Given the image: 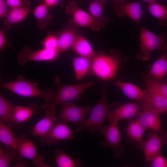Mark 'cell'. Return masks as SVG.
Listing matches in <instances>:
<instances>
[{
    "mask_svg": "<svg viewBox=\"0 0 167 167\" xmlns=\"http://www.w3.org/2000/svg\"><path fill=\"white\" fill-rule=\"evenodd\" d=\"M16 149L24 158L33 159L36 155V149L34 144L30 139L25 138L24 135L18 137Z\"/></svg>",
    "mask_w": 167,
    "mask_h": 167,
    "instance_id": "obj_25",
    "label": "cell"
},
{
    "mask_svg": "<svg viewBox=\"0 0 167 167\" xmlns=\"http://www.w3.org/2000/svg\"><path fill=\"white\" fill-rule=\"evenodd\" d=\"M55 161L59 167H75L81 165L79 159L73 160L62 150L56 149L54 151Z\"/></svg>",
    "mask_w": 167,
    "mask_h": 167,
    "instance_id": "obj_33",
    "label": "cell"
},
{
    "mask_svg": "<svg viewBox=\"0 0 167 167\" xmlns=\"http://www.w3.org/2000/svg\"></svg>",
    "mask_w": 167,
    "mask_h": 167,
    "instance_id": "obj_48",
    "label": "cell"
},
{
    "mask_svg": "<svg viewBox=\"0 0 167 167\" xmlns=\"http://www.w3.org/2000/svg\"><path fill=\"white\" fill-rule=\"evenodd\" d=\"M53 80L57 86L54 96L50 101L41 105V109H46L50 107H55L59 104L79 101L83 91L94 84L93 82L92 81L74 85L63 84L57 75H54Z\"/></svg>",
    "mask_w": 167,
    "mask_h": 167,
    "instance_id": "obj_2",
    "label": "cell"
},
{
    "mask_svg": "<svg viewBox=\"0 0 167 167\" xmlns=\"http://www.w3.org/2000/svg\"><path fill=\"white\" fill-rule=\"evenodd\" d=\"M142 105L137 102L126 103L109 111L106 118L109 123L118 122L119 120L123 119L130 120L138 113Z\"/></svg>",
    "mask_w": 167,
    "mask_h": 167,
    "instance_id": "obj_13",
    "label": "cell"
},
{
    "mask_svg": "<svg viewBox=\"0 0 167 167\" xmlns=\"http://www.w3.org/2000/svg\"><path fill=\"white\" fill-rule=\"evenodd\" d=\"M151 162V167H167V161L160 154L155 156Z\"/></svg>",
    "mask_w": 167,
    "mask_h": 167,
    "instance_id": "obj_35",
    "label": "cell"
},
{
    "mask_svg": "<svg viewBox=\"0 0 167 167\" xmlns=\"http://www.w3.org/2000/svg\"><path fill=\"white\" fill-rule=\"evenodd\" d=\"M61 105V111L57 116L59 120L75 124L78 126L84 122L86 115L90 113L92 110L87 106H77L71 102L64 103Z\"/></svg>",
    "mask_w": 167,
    "mask_h": 167,
    "instance_id": "obj_7",
    "label": "cell"
},
{
    "mask_svg": "<svg viewBox=\"0 0 167 167\" xmlns=\"http://www.w3.org/2000/svg\"><path fill=\"white\" fill-rule=\"evenodd\" d=\"M16 105L8 101L0 94V121L11 124Z\"/></svg>",
    "mask_w": 167,
    "mask_h": 167,
    "instance_id": "obj_31",
    "label": "cell"
},
{
    "mask_svg": "<svg viewBox=\"0 0 167 167\" xmlns=\"http://www.w3.org/2000/svg\"><path fill=\"white\" fill-rule=\"evenodd\" d=\"M64 0H44V3L49 8L56 6H62L64 4Z\"/></svg>",
    "mask_w": 167,
    "mask_h": 167,
    "instance_id": "obj_39",
    "label": "cell"
},
{
    "mask_svg": "<svg viewBox=\"0 0 167 167\" xmlns=\"http://www.w3.org/2000/svg\"><path fill=\"white\" fill-rule=\"evenodd\" d=\"M116 2L122 3L124 2V0H113Z\"/></svg>",
    "mask_w": 167,
    "mask_h": 167,
    "instance_id": "obj_42",
    "label": "cell"
},
{
    "mask_svg": "<svg viewBox=\"0 0 167 167\" xmlns=\"http://www.w3.org/2000/svg\"><path fill=\"white\" fill-rule=\"evenodd\" d=\"M139 26L140 32V50L137 58L142 60H148L154 50H162L167 46L164 42L165 34L161 33L157 36L141 24Z\"/></svg>",
    "mask_w": 167,
    "mask_h": 167,
    "instance_id": "obj_5",
    "label": "cell"
},
{
    "mask_svg": "<svg viewBox=\"0 0 167 167\" xmlns=\"http://www.w3.org/2000/svg\"><path fill=\"white\" fill-rule=\"evenodd\" d=\"M23 158L16 149L0 143V167H8L13 161H19Z\"/></svg>",
    "mask_w": 167,
    "mask_h": 167,
    "instance_id": "obj_23",
    "label": "cell"
},
{
    "mask_svg": "<svg viewBox=\"0 0 167 167\" xmlns=\"http://www.w3.org/2000/svg\"><path fill=\"white\" fill-rule=\"evenodd\" d=\"M107 0L91 2L89 4V14L93 19L101 27L104 28L108 21V18L103 15L102 12Z\"/></svg>",
    "mask_w": 167,
    "mask_h": 167,
    "instance_id": "obj_24",
    "label": "cell"
},
{
    "mask_svg": "<svg viewBox=\"0 0 167 167\" xmlns=\"http://www.w3.org/2000/svg\"><path fill=\"white\" fill-rule=\"evenodd\" d=\"M162 135H163L166 138H167V132L163 131Z\"/></svg>",
    "mask_w": 167,
    "mask_h": 167,
    "instance_id": "obj_44",
    "label": "cell"
},
{
    "mask_svg": "<svg viewBox=\"0 0 167 167\" xmlns=\"http://www.w3.org/2000/svg\"><path fill=\"white\" fill-rule=\"evenodd\" d=\"M6 4L10 8L30 6L31 0H6Z\"/></svg>",
    "mask_w": 167,
    "mask_h": 167,
    "instance_id": "obj_36",
    "label": "cell"
},
{
    "mask_svg": "<svg viewBox=\"0 0 167 167\" xmlns=\"http://www.w3.org/2000/svg\"><path fill=\"white\" fill-rule=\"evenodd\" d=\"M58 42L57 35L49 33L42 41L41 45L43 48L49 50H58Z\"/></svg>",
    "mask_w": 167,
    "mask_h": 167,
    "instance_id": "obj_34",
    "label": "cell"
},
{
    "mask_svg": "<svg viewBox=\"0 0 167 167\" xmlns=\"http://www.w3.org/2000/svg\"><path fill=\"white\" fill-rule=\"evenodd\" d=\"M142 111L137 119L146 130L150 129L162 134L159 113L147 109L142 108Z\"/></svg>",
    "mask_w": 167,
    "mask_h": 167,
    "instance_id": "obj_16",
    "label": "cell"
},
{
    "mask_svg": "<svg viewBox=\"0 0 167 167\" xmlns=\"http://www.w3.org/2000/svg\"><path fill=\"white\" fill-rule=\"evenodd\" d=\"M40 105L33 103L27 106H16L13 114L11 125L19 126L28 120L34 114L39 111Z\"/></svg>",
    "mask_w": 167,
    "mask_h": 167,
    "instance_id": "obj_19",
    "label": "cell"
},
{
    "mask_svg": "<svg viewBox=\"0 0 167 167\" xmlns=\"http://www.w3.org/2000/svg\"><path fill=\"white\" fill-rule=\"evenodd\" d=\"M31 11L30 6L10 8L6 15L2 19L4 26L6 29H10L12 25L24 19Z\"/></svg>",
    "mask_w": 167,
    "mask_h": 167,
    "instance_id": "obj_18",
    "label": "cell"
},
{
    "mask_svg": "<svg viewBox=\"0 0 167 167\" xmlns=\"http://www.w3.org/2000/svg\"><path fill=\"white\" fill-rule=\"evenodd\" d=\"M46 109L43 118L30 130L31 135L39 136L41 140L59 120L55 116V107H50Z\"/></svg>",
    "mask_w": 167,
    "mask_h": 167,
    "instance_id": "obj_12",
    "label": "cell"
},
{
    "mask_svg": "<svg viewBox=\"0 0 167 167\" xmlns=\"http://www.w3.org/2000/svg\"><path fill=\"white\" fill-rule=\"evenodd\" d=\"M12 126L10 124L0 121V141L5 145L16 149L18 139L12 132Z\"/></svg>",
    "mask_w": 167,
    "mask_h": 167,
    "instance_id": "obj_28",
    "label": "cell"
},
{
    "mask_svg": "<svg viewBox=\"0 0 167 167\" xmlns=\"http://www.w3.org/2000/svg\"></svg>",
    "mask_w": 167,
    "mask_h": 167,
    "instance_id": "obj_47",
    "label": "cell"
},
{
    "mask_svg": "<svg viewBox=\"0 0 167 167\" xmlns=\"http://www.w3.org/2000/svg\"><path fill=\"white\" fill-rule=\"evenodd\" d=\"M118 122L109 123L107 126H103L100 132L105 138L99 144L102 148L109 147L113 151L116 156H120L122 148L120 145L121 135L118 126Z\"/></svg>",
    "mask_w": 167,
    "mask_h": 167,
    "instance_id": "obj_9",
    "label": "cell"
},
{
    "mask_svg": "<svg viewBox=\"0 0 167 167\" xmlns=\"http://www.w3.org/2000/svg\"><path fill=\"white\" fill-rule=\"evenodd\" d=\"M6 0H0V18L2 19L6 15L9 9Z\"/></svg>",
    "mask_w": 167,
    "mask_h": 167,
    "instance_id": "obj_40",
    "label": "cell"
},
{
    "mask_svg": "<svg viewBox=\"0 0 167 167\" xmlns=\"http://www.w3.org/2000/svg\"><path fill=\"white\" fill-rule=\"evenodd\" d=\"M43 156L41 155H36L35 158L33 159L32 165L36 167H50L44 163L42 162Z\"/></svg>",
    "mask_w": 167,
    "mask_h": 167,
    "instance_id": "obj_38",
    "label": "cell"
},
{
    "mask_svg": "<svg viewBox=\"0 0 167 167\" xmlns=\"http://www.w3.org/2000/svg\"><path fill=\"white\" fill-rule=\"evenodd\" d=\"M14 167H26V166L25 163L23 161H19L16 165H15Z\"/></svg>",
    "mask_w": 167,
    "mask_h": 167,
    "instance_id": "obj_41",
    "label": "cell"
},
{
    "mask_svg": "<svg viewBox=\"0 0 167 167\" xmlns=\"http://www.w3.org/2000/svg\"><path fill=\"white\" fill-rule=\"evenodd\" d=\"M0 85L19 96L41 97L48 102L52 100L54 94L53 88H50L46 90H42L37 87L36 84L24 79L21 75L15 81L5 82Z\"/></svg>",
    "mask_w": 167,
    "mask_h": 167,
    "instance_id": "obj_4",
    "label": "cell"
},
{
    "mask_svg": "<svg viewBox=\"0 0 167 167\" xmlns=\"http://www.w3.org/2000/svg\"><path fill=\"white\" fill-rule=\"evenodd\" d=\"M122 62L121 52L113 50L109 54H100L92 58L89 73L103 80L113 79Z\"/></svg>",
    "mask_w": 167,
    "mask_h": 167,
    "instance_id": "obj_1",
    "label": "cell"
},
{
    "mask_svg": "<svg viewBox=\"0 0 167 167\" xmlns=\"http://www.w3.org/2000/svg\"><path fill=\"white\" fill-rule=\"evenodd\" d=\"M146 90V93L141 102L142 107L159 113L167 112V97L154 91Z\"/></svg>",
    "mask_w": 167,
    "mask_h": 167,
    "instance_id": "obj_15",
    "label": "cell"
},
{
    "mask_svg": "<svg viewBox=\"0 0 167 167\" xmlns=\"http://www.w3.org/2000/svg\"><path fill=\"white\" fill-rule=\"evenodd\" d=\"M143 82L146 89L156 92L167 97V84L164 82L155 79L149 74L144 76Z\"/></svg>",
    "mask_w": 167,
    "mask_h": 167,
    "instance_id": "obj_32",
    "label": "cell"
},
{
    "mask_svg": "<svg viewBox=\"0 0 167 167\" xmlns=\"http://www.w3.org/2000/svg\"><path fill=\"white\" fill-rule=\"evenodd\" d=\"M44 0H39V3H42L44 2Z\"/></svg>",
    "mask_w": 167,
    "mask_h": 167,
    "instance_id": "obj_45",
    "label": "cell"
},
{
    "mask_svg": "<svg viewBox=\"0 0 167 167\" xmlns=\"http://www.w3.org/2000/svg\"><path fill=\"white\" fill-rule=\"evenodd\" d=\"M66 123L62 121L55 124L41 140L43 145L56 144L64 140L73 139L74 135Z\"/></svg>",
    "mask_w": 167,
    "mask_h": 167,
    "instance_id": "obj_10",
    "label": "cell"
},
{
    "mask_svg": "<svg viewBox=\"0 0 167 167\" xmlns=\"http://www.w3.org/2000/svg\"><path fill=\"white\" fill-rule=\"evenodd\" d=\"M49 8L43 2L39 3L32 11L37 21V27L39 29L46 28L52 19V16L49 11Z\"/></svg>",
    "mask_w": 167,
    "mask_h": 167,
    "instance_id": "obj_22",
    "label": "cell"
},
{
    "mask_svg": "<svg viewBox=\"0 0 167 167\" xmlns=\"http://www.w3.org/2000/svg\"><path fill=\"white\" fill-rule=\"evenodd\" d=\"M143 1L148 2V3L152 2L155 0H142Z\"/></svg>",
    "mask_w": 167,
    "mask_h": 167,
    "instance_id": "obj_43",
    "label": "cell"
},
{
    "mask_svg": "<svg viewBox=\"0 0 167 167\" xmlns=\"http://www.w3.org/2000/svg\"><path fill=\"white\" fill-rule=\"evenodd\" d=\"M60 53L57 50L48 49L44 48L34 50L31 47L26 46L16 55L19 64L24 66L30 61H52L55 60Z\"/></svg>",
    "mask_w": 167,
    "mask_h": 167,
    "instance_id": "obj_6",
    "label": "cell"
},
{
    "mask_svg": "<svg viewBox=\"0 0 167 167\" xmlns=\"http://www.w3.org/2000/svg\"><path fill=\"white\" fill-rule=\"evenodd\" d=\"M71 48L79 56L92 58L95 55L90 43L80 34L77 37Z\"/></svg>",
    "mask_w": 167,
    "mask_h": 167,
    "instance_id": "obj_26",
    "label": "cell"
},
{
    "mask_svg": "<svg viewBox=\"0 0 167 167\" xmlns=\"http://www.w3.org/2000/svg\"><path fill=\"white\" fill-rule=\"evenodd\" d=\"M66 15H70L73 24L76 26L88 27L94 31L100 30L101 26L92 18L90 14L79 8L76 1L69 2L65 10Z\"/></svg>",
    "mask_w": 167,
    "mask_h": 167,
    "instance_id": "obj_8",
    "label": "cell"
},
{
    "mask_svg": "<svg viewBox=\"0 0 167 167\" xmlns=\"http://www.w3.org/2000/svg\"><path fill=\"white\" fill-rule=\"evenodd\" d=\"M165 83H166V84H167V77L166 78L165 80H164V81Z\"/></svg>",
    "mask_w": 167,
    "mask_h": 167,
    "instance_id": "obj_46",
    "label": "cell"
},
{
    "mask_svg": "<svg viewBox=\"0 0 167 167\" xmlns=\"http://www.w3.org/2000/svg\"><path fill=\"white\" fill-rule=\"evenodd\" d=\"M9 44L6 36V33L5 30L2 29L0 30V50L2 51Z\"/></svg>",
    "mask_w": 167,
    "mask_h": 167,
    "instance_id": "obj_37",
    "label": "cell"
},
{
    "mask_svg": "<svg viewBox=\"0 0 167 167\" xmlns=\"http://www.w3.org/2000/svg\"><path fill=\"white\" fill-rule=\"evenodd\" d=\"M126 129V133L128 137L135 143L140 144L143 141V137L146 129L143 127L137 120L131 119Z\"/></svg>",
    "mask_w": 167,
    "mask_h": 167,
    "instance_id": "obj_29",
    "label": "cell"
},
{
    "mask_svg": "<svg viewBox=\"0 0 167 167\" xmlns=\"http://www.w3.org/2000/svg\"><path fill=\"white\" fill-rule=\"evenodd\" d=\"M106 91V87L103 86L100 101L92 109L88 118L75 129V132L80 133L86 130L91 135L95 132H100L109 110L114 106V104H109L107 102Z\"/></svg>",
    "mask_w": 167,
    "mask_h": 167,
    "instance_id": "obj_3",
    "label": "cell"
},
{
    "mask_svg": "<svg viewBox=\"0 0 167 167\" xmlns=\"http://www.w3.org/2000/svg\"><path fill=\"white\" fill-rule=\"evenodd\" d=\"M147 10L158 20L160 25H167V7L155 0L148 3Z\"/></svg>",
    "mask_w": 167,
    "mask_h": 167,
    "instance_id": "obj_30",
    "label": "cell"
},
{
    "mask_svg": "<svg viewBox=\"0 0 167 167\" xmlns=\"http://www.w3.org/2000/svg\"><path fill=\"white\" fill-rule=\"evenodd\" d=\"M92 58L79 56L72 58L75 77L78 80H82L89 71Z\"/></svg>",
    "mask_w": 167,
    "mask_h": 167,
    "instance_id": "obj_27",
    "label": "cell"
},
{
    "mask_svg": "<svg viewBox=\"0 0 167 167\" xmlns=\"http://www.w3.org/2000/svg\"><path fill=\"white\" fill-rule=\"evenodd\" d=\"M162 54L152 65L149 75L161 80L167 73V46L161 50Z\"/></svg>",
    "mask_w": 167,
    "mask_h": 167,
    "instance_id": "obj_21",
    "label": "cell"
},
{
    "mask_svg": "<svg viewBox=\"0 0 167 167\" xmlns=\"http://www.w3.org/2000/svg\"><path fill=\"white\" fill-rule=\"evenodd\" d=\"M76 26L71 19H69L57 35V50L59 53L71 48L77 37L80 34Z\"/></svg>",
    "mask_w": 167,
    "mask_h": 167,
    "instance_id": "obj_11",
    "label": "cell"
},
{
    "mask_svg": "<svg viewBox=\"0 0 167 167\" xmlns=\"http://www.w3.org/2000/svg\"><path fill=\"white\" fill-rule=\"evenodd\" d=\"M115 84L127 97L141 103L146 92V90H142L132 83L117 80L115 82Z\"/></svg>",
    "mask_w": 167,
    "mask_h": 167,
    "instance_id": "obj_20",
    "label": "cell"
},
{
    "mask_svg": "<svg viewBox=\"0 0 167 167\" xmlns=\"http://www.w3.org/2000/svg\"><path fill=\"white\" fill-rule=\"evenodd\" d=\"M162 142L161 137L157 132L143 141L141 145L144 153L145 161H151L155 156L160 153Z\"/></svg>",
    "mask_w": 167,
    "mask_h": 167,
    "instance_id": "obj_17",
    "label": "cell"
},
{
    "mask_svg": "<svg viewBox=\"0 0 167 167\" xmlns=\"http://www.w3.org/2000/svg\"><path fill=\"white\" fill-rule=\"evenodd\" d=\"M113 7L114 13L118 16L122 17L126 15L139 25H141L143 12L139 2H116L113 4Z\"/></svg>",
    "mask_w": 167,
    "mask_h": 167,
    "instance_id": "obj_14",
    "label": "cell"
}]
</instances>
